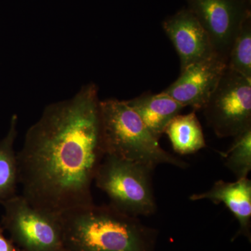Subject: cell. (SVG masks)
Segmentation results:
<instances>
[{"label":"cell","mask_w":251,"mask_h":251,"mask_svg":"<svg viewBox=\"0 0 251 251\" xmlns=\"http://www.w3.org/2000/svg\"><path fill=\"white\" fill-rule=\"evenodd\" d=\"M99 89L82 86L72 98L47 105L28 128L17 153L22 195L50 214L93 204L92 186L105 157Z\"/></svg>","instance_id":"obj_1"},{"label":"cell","mask_w":251,"mask_h":251,"mask_svg":"<svg viewBox=\"0 0 251 251\" xmlns=\"http://www.w3.org/2000/svg\"><path fill=\"white\" fill-rule=\"evenodd\" d=\"M66 251H155L158 231L111 204L75 208L60 215Z\"/></svg>","instance_id":"obj_2"},{"label":"cell","mask_w":251,"mask_h":251,"mask_svg":"<svg viewBox=\"0 0 251 251\" xmlns=\"http://www.w3.org/2000/svg\"><path fill=\"white\" fill-rule=\"evenodd\" d=\"M100 115L106 154L141 163L154 170L167 164L186 168V162L165 151L126 100H100Z\"/></svg>","instance_id":"obj_3"},{"label":"cell","mask_w":251,"mask_h":251,"mask_svg":"<svg viewBox=\"0 0 251 251\" xmlns=\"http://www.w3.org/2000/svg\"><path fill=\"white\" fill-rule=\"evenodd\" d=\"M153 169L135 162L105 154L94 182L110 199L112 206L138 217L156 211L151 181Z\"/></svg>","instance_id":"obj_4"},{"label":"cell","mask_w":251,"mask_h":251,"mask_svg":"<svg viewBox=\"0 0 251 251\" xmlns=\"http://www.w3.org/2000/svg\"><path fill=\"white\" fill-rule=\"evenodd\" d=\"M202 110L219 138L235 137L251 128V78L227 67Z\"/></svg>","instance_id":"obj_5"},{"label":"cell","mask_w":251,"mask_h":251,"mask_svg":"<svg viewBox=\"0 0 251 251\" xmlns=\"http://www.w3.org/2000/svg\"><path fill=\"white\" fill-rule=\"evenodd\" d=\"M2 229L22 251H66L60 216L36 209L22 196L2 203Z\"/></svg>","instance_id":"obj_6"},{"label":"cell","mask_w":251,"mask_h":251,"mask_svg":"<svg viewBox=\"0 0 251 251\" xmlns=\"http://www.w3.org/2000/svg\"><path fill=\"white\" fill-rule=\"evenodd\" d=\"M210 39L216 55L227 64L243 23L251 16V0H185Z\"/></svg>","instance_id":"obj_7"},{"label":"cell","mask_w":251,"mask_h":251,"mask_svg":"<svg viewBox=\"0 0 251 251\" xmlns=\"http://www.w3.org/2000/svg\"><path fill=\"white\" fill-rule=\"evenodd\" d=\"M162 26L179 55L181 72L191 64L217 56L207 33L187 8L167 18Z\"/></svg>","instance_id":"obj_8"},{"label":"cell","mask_w":251,"mask_h":251,"mask_svg":"<svg viewBox=\"0 0 251 251\" xmlns=\"http://www.w3.org/2000/svg\"><path fill=\"white\" fill-rule=\"evenodd\" d=\"M226 68L227 63L217 56L195 63L181 71L177 80L162 92L184 107L201 110Z\"/></svg>","instance_id":"obj_9"},{"label":"cell","mask_w":251,"mask_h":251,"mask_svg":"<svg viewBox=\"0 0 251 251\" xmlns=\"http://www.w3.org/2000/svg\"><path fill=\"white\" fill-rule=\"evenodd\" d=\"M192 201L209 200L215 204L222 202L234 214L239 224V229L233 240L239 235L251 240V181L247 178L234 182L219 180L206 192L193 194Z\"/></svg>","instance_id":"obj_10"},{"label":"cell","mask_w":251,"mask_h":251,"mask_svg":"<svg viewBox=\"0 0 251 251\" xmlns=\"http://www.w3.org/2000/svg\"><path fill=\"white\" fill-rule=\"evenodd\" d=\"M126 103L146 126L153 136L159 140L170 122L184 108L167 94L147 92L126 100Z\"/></svg>","instance_id":"obj_11"},{"label":"cell","mask_w":251,"mask_h":251,"mask_svg":"<svg viewBox=\"0 0 251 251\" xmlns=\"http://www.w3.org/2000/svg\"><path fill=\"white\" fill-rule=\"evenodd\" d=\"M165 133L175 151L179 154H191L206 147L202 126L195 112L175 117Z\"/></svg>","instance_id":"obj_12"},{"label":"cell","mask_w":251,"mask_h":251,"mask_svg":"<svg viewBox=\"0 0 251 251\" xmlns=\"http://www.w3.org/2000/svg\"><path fill=\"white\" fill-rule=\"evenodd\" d=\"M18 116L11 117L7 134L0 140V204L17 196L18 168L14 143L18 135Z\"/></svg>","instance_id":"obj_13"},{"label":"cell","mask_w":251,"mask_h":251,"mask_svg":"<svg viewBox=\"0 0 251 251\" xmlns=\"http://www.w3.org/2000/svg\"><path fill=\"white\" fill-rule=\"evenodd\" d=\"M234 138L229 150L220 154L224 158L226 166L237 179L247 178L251 170V128Z\"/></svg>","instance_id":"obj_14"},{"label":"cell","mask_w":251,"mask_h":251,"mask_svg":"<svg viewBox=\"0 0 251 251\" xmlns=\"http://www.w3.org/2000/svg\"><path fill=\"white\" fill-rule=\"evenodd\" d=\"M227 67L251 78V16L243 23L232 44Z\"/></svg>","instance_id":"obj_15"},{"label":"cell","mask_w":251,"mask_h":251,"mask_svg":"<svg viewBox=\"0 0 251 251\" xmlns=\"http://www.w3.org/2000/svg\"><path fill=\"white\" fill-rule=\"evenodd\" d=\"M0 251H17V248L11 239H7L0 227Z\"/></svg>","instance_id":"obj_16"}]
</instances>
